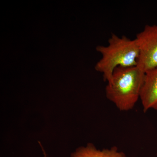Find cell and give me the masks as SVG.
<instances>
[{"label":"cell","mask_w":157,"mask_h":157,"mask_svg":"<svg viewBox=\"0 0 157 157\" xmlns=\"http://www.w3.org/2000/svg\"><path fill=\"white\" fill-rule=\"evenodd\" d=\"M144 76L137 66L117 67L107 82L106 97L120 111L131 110L140 99Z\"/></svg>","instance_id":"6da1fadb"},{"label":"cell","mask_w":157,"mask_h":157,"mask_svg":"<svg viewBox=\"0 0 157 157\" xmlns=\"http://www.w3.org/2000/svg\"><path fill=\"white\" fill-rule=\"evenodd\" d=\"M107 46L99 45L96 50L101 53L102 58L96 64L95 69L103 74L104 81L109 82L113 73L118 67L137 66L139 50L135 39L126 36L119 37L111 34Z\"/></svg>","instance_id":"7a4b0ae2"},{"label":"cell","mask_w":157,"mask_h":157,"mask_svg":"<svg viewBox=\"0 0 157 157\" xmlns=\"http://www.w3.org/2000/svg\"><path fill=\"white\" fill-rule=\"evenodd\" d=\"M139 50L137 67L144 73L157 67V25H146L135 38Z\"/></svg>","instance_id":"3957f363"},{"label":"cell","mask_w":157,"mask_h":157,"mask_svg":"<svg viewBox=\"0 0 157 157\" xmlns=\"http://www.w3.org/2000/svg\"><path fill=\"white\" fill-rule=\"evenodd\" d=\"M140 99L143 111H157V67L145 73Z\"/></svg>","instance_id":"277c9868"},{"label":"cell","mask_w":157,"mask_h":157,"mask_svg":"<svg viewBox=\"0 0 157 157\" xmlns=\"http://www.w3.org/2000/svg\"><path fill=\"white\" fill-rule=\"evenodd\" d=\"M70 157H127L125 153L119 151L117 147L110 148L98 149L92 143L86 147H80L72 153Z\"/></svg>","instance_id":"5b68a950"},{"label":"cell","mask_w":157,"mask_h":157,"mask_svg":"<svg viewBox=\"0 0 157 157\" xmlns=\"http://www.w3.org/2000/svg\"><path fill=\"white\" fill-rule=\"evenodd\" d=\"M39 144H40V146L42 147V151H43V154H44V157H46V155L45 154V151H44V149H43V147H42V145L41 144V143H40V142H39Z\"/></svg>","instance_id":"8992f818"}]
</instances>
